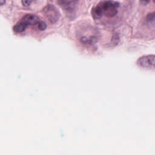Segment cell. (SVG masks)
Listing matches in <instances>:
<instances>
[{
    "instance_id": "cell-5",
    "label": "cell",
    "mask_w": 155,
    "mask_h": 155,
    "mask_svg": "<svg viewBox=\"0 0 155 155\" xmlns=\"http://www.w3.org/2000/svg\"><path fill=\"white\" fill-rule=\"evenodd\" d=\"M137 64L143 68H154V56L153 54L143 56L137 61Z\"/></svg>"
},
{
    "instance_id": "cell-4",
    "label": "cell",
    "mask_w": 155,
    "mask_h": 155,
    "mask_svg": "<svg viewBox=\"0 0 155 155\" xmlns=\"http://www.w3.org/2000/svg\"><path fill=\"white\" fill-rule=\"evenodd\" d=\"M79 0H57L58 5L66 13L72 14L74 12L75 8Z\"/></svg>"
},
{
    "instance_id": "cell-3",
    "label": "cell",
    "mask_w": 155,
    "mask_h": 155,
    "mask_svg": "<svg viewBox=\"0 0 155 155\" xmlns=\"http://www.w3.org/2000/svg\"><path fill=\"white\" fill-rule=\"evenodd\" d=\"M43 13L47 20L51 24L56 23L60 16L58 10L51 4H48L44 8Z\"/></svg>"
},
{
    "instance_id": "cell-8",
    "label": "cell",
    "mask_w": 155,
    "mask_h": 155,
    "mask_svg": "<svg viewBox=\"0 0 155 155\" xmlns=\"http://www.w3.org/2000/svg\"><path fill=\"white\" fill-rule=\"evenodd\" d=\"M5 2V0H0V6L4 5Z\"/></svg>"
},
{
    "instance_id": "cell-1",
    "label": "cell",
    "mask_w": 155,
    "mask_h": 155,
    "mask_svg": "<svg viewBox=\"0 0 155 155\" xmlns=\"http://www.w3.org/2000/svg\"><path fill=\"white\" fill-rule=\"evenodd\" d=\"M120 4L113 0H102L91 9V15L94 19H100L102 16L113 17L118 12Z\"/></svg>"
},
{
    "instance_id": "cell-6",
    "label": "cell",
    "mask_w": 155,
    "mask_h": 155,
    "mask_svg": "<svg viewBox=\"0 0 155 155\" xmlns=\"http://www.w3.org/2000/svg\"><path fill=\"white\" fill-rule=\"evenodd\" d=\"M35 0H22V4L24 6H28L29 5H30V4L31 3L32 1H33Z\"/></svg>"
},
{
    "instance_id": "cell-7",
    "label": "cell",
    "mask_w": 155,
    "mask_h": 155,
    "mask_svg": "<svg viewBox=\"0 0 155 155\" xmlns=\"http://www.w3.org/2000/svg\"><path fill=\"white\" fill-rule=\"evenodd\" d=\"M150 1L151 0H140V2L141 4L143 5H146L150 2Z\"/></svg>"
},
{
    "instance_id": "cell-2",
    "label": "cell",
    "mask_w": 155,
    "mask_h": 155,
    "mask_svg": "<svg viewBox=\"0 0 155 155\" xmlns=\"http://www.w3.org/2000/svg\"><path fill=\"white\" fill-rule=\"evenodd\" d=\"M29 26H33L41 31L45 30L47 28L45 22L38 16L32 14H27L14 26L13 31L16 33H21L25 31Z\"/></svg>"
}]
</instances>
